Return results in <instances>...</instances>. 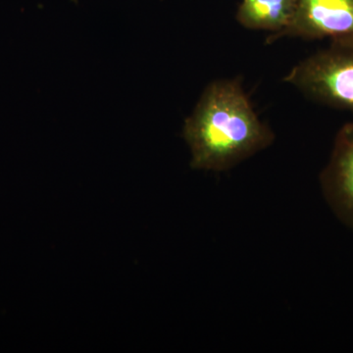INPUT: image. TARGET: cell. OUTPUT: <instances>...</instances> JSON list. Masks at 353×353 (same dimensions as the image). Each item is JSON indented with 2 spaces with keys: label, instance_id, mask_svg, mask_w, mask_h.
<instances>
[{
  "label": "cell",
  "instance_id": "6da1fadb",
  "mask_svg": "<svg viewBox=\"0 0 353 353\" xmlns=\"http://www.w3.org/2000/svg\"><path fill=\"white\" fill-rule=\"evenodd\" d=\"M183 137L197 170L224 171L264 150L274 136L236 81H217L185 121Z\"/></svg>",
  "mask_w": 353,
  "mask_h": 353
},
{
  "label": "cell",
  "instance_id": "7a4b0ae2",
  "mask_svg": "<svg viewBox=\"0 0 353 353\" xmlns=\"http://www.w3.org/2000/svg\"><path fill=\"white\" fill-rule=\"evenodd\" d=\"M285 82L311 99L353 112V41L334 43L296 65Z\"/></svg>",
  "mask_w": 353,
  "mask_h": 353
},
{
  "label": "cell",
  "instance_id": "3957f363",
  "mask_svg": "<svg viewBox=\"0 0 353 353\" xmlns=\"http://www.w3.org/2000/svg\"><path fill=\"white\" fill-rule=\"evenodd\" d=\"M285 36L353 41V0H296L292 22L271 39Z\"/></svg>",
  "mask_w": 353,
  "mask_h": 353
},
{
  "label": "cell",
  "instance_id": "277c9868",
  "mask_svg": "<svg viewBox=\"0 0 353 353\" xmlns=\"http://www.w3.org/2000/svg\"><path fill=\"white\" fill-rule=\"evenodd\" d=\"M321 185L334 214L353 230V122L339 132Z\"/></svg>",
  "mask_w": 353,
  "mask_h": 353
},
{
  "label": "cell",
  "instance_id": "5b68a950",
  "mask_svg": "<svg viewBox=\"0 0 353 353\" xmlns=\"http://www.w3.org/2000/svg\"><path fill=\"white\" fill-rule=\"evenodd\" d=\"M296 0H243L236 20L243 27L280 32L292 22Z\"/></svg>",
  "mask_w": 353,
  "mask_h": 353
}]
</instances>
